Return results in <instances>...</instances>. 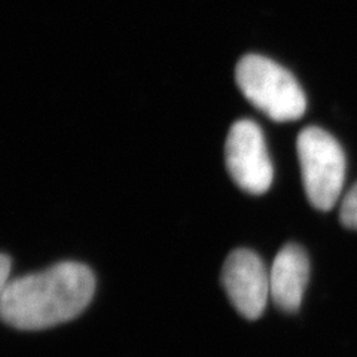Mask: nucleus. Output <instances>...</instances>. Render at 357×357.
Wrapping results in <instances>:
<instances>
[{
  "mask_svg": "<svg viewBox=\"0 0 357 357\" xmlns=\"http://www.w3.org/2000/svg\"><path fill=\"white\" fill-rule=\"evenodd\" d=\"M310 278V262L305 250L298 244H286L277 253L270 271L271 298L286 311L299 310Z\"/></svg>",
  "mask_w": 357,
  "mask_h": 357,
  "instance_id": "423d86ee",
  "label": "nucleus"
},
{
  "mask_svg": "<svg viewBox=\"0 0 357 357\" xmlns=\"http://www.w3.org/2000/svg\"><path fill=\"white\" fill-rule=\"evenodd\" d=\"M222 284L232 305L249 320L261 317L271 295L270 273L258 255L248 249L229 253L222 268Z\"/></svg>",
  "mask_w": 357,
  "mask_h": 357,
  "instance_id": "39448f33",
  "label": "nucleus"
},
{
  "mask_svg": "<svg viewBox=\"0 0 357 357\" xmlns=\"http://www.w3.org/2000/svg\"><path fill=\"white\" fill-rule=\"evenodd\" d=\"M10 268H13V261L6 253H2L0 256V290L9 283Z\"/></svg>",
  "mask_w": 357,
  "mask_h": 357,
  "instance_id": "6e6552de",
  "label": "nucleus"
},
{
  "mask_svg": "<svg viewBox=\"0 0 357 357\" xmlns=\"http://www.w3.org/2000/svg\"><path fill=\"white\" fill-rule=\"evenodd\" d=\"M236 81L244 97L273 121H295L305 114L303 88L292 73L270 59L244 55L237 64Z\"/></svg>",
  "mask_w": 357,
  "mask_h": 357,
  "instance_id": "f03ea898",
  "label": "nucleus"
},
{
  "mask_svg": "<svg viewBox=\"0 0 357 357\" xmlns=\"http://www.w3.org/2000/svg\"><path fill=\"white\" fill-rule=\"evenodd\" d=\"M227 169L243 191L261 195L273 183V162L266 151L264 132L256 122H234L225 143Z\"/></svg>",
  "mask_w": 357,
  "mask_h": 357,
  "instance_id": "20e7f679",
  "label": "nucleus"
},
{
  "mask_svg": "<svg viewBox=\"0 0 357 357\" xmlns=\"http://www.w3.org/2000/svg\"><path fill=\"white\" fill-rule=\"evenodd\" d=\"M303 183L310 203L328 211L337 203L345 177V155L340 143L319 127H307L296 140Z\"/></svg>",
  "mask_w": 357,
  "mask_h": 357,
  "instance_id": "7ed1b4c3",
  "label": "nucleus"
},
{
  "mask_svg": "<svg viewBox=\"0 0 357 357\" xmlns=\"http://www.w3.org/2000/svg\"><path fill=\"white\" fill-rule=\"evenodd\" d=\"M94 290L96 278L86 265L60 262L9 282L0 290V316L21 331L52 328L79 316Z\"/></svg>",
  "mask_w": 357,
  "mask_h": 357,
  "instance_id": "f257e3e1",
  "label": "nucleus"
},
{
  "mask_svg": "<svg viewBox=\"0 0 357 357\" xmlns=\"http://www.w3.org/2000/svg\"><path fill=\"white\" fill-rule=\"evenodd\" d=\"M340 220L345 228L357 229V183L350 189L342 201Z\"/></svg>",
  "mask_w": 357,
  "mask_h": 357,
  "instance_id": "0eeeda50",
  "label": "nucleus"
}]
</instances>
